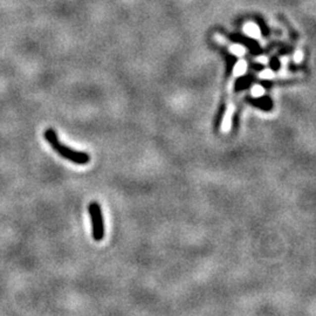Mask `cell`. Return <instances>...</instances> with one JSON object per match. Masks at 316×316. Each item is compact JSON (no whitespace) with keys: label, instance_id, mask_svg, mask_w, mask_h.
Wrapping results in <instances>:
<instances>
[{"label":"cell","instance_id":"obj_1","mask_svg":"<svg viewBox=\"0 0 316 316\" xmlns=\"http://www.w3.org/2000/svg\"><path fill=\"white\" fill-rule=\"evenodd\" d=\"M44 137L45 140L50 143L52 149L56 151L61 157L64 158V159L70 160V162L77 164V165H86V164H88L90 162V155L83 153V151L73 150L70 149L69 147H67L66 144L61 143L59 136H57L56 131L54 130V129H46V131L44 133Z\"/></svg>","mask_w":316,"mask_h":316},{"label":"cell","instance_id":"obj_2","mask_svg":"<svg viewBox=\"0 0 316 316\" xmlns=\"http://www.w3.org/2000/svg\"><path fill=\"white\" fill-rule=\"evenodd\" d=\"M88 212L92 219V234L95 241H101L105 237V220L101 206L98 202H92L88 206Z\"/></svg>","mask_w":316,"mask_h":316},{"label":"cell","instance_id":"obj_3","mask_svg":"<svg viewBox=\"0 0 316 316\" xmlns=\"http://www.w3.org/2000/svg\"><path fill=\"white\" fill-rule=\"evenodd\" d=\"M234 107L233 105H228L226 114L224 116V121L221 123V131L222 133H228L231 130V125H232V115H233Z\"/></svg>","mask_w":316,"mask_h":316},{"label":"cell","instance_id":"obj_4","mask_svg":"<svg viewBox=\"0 0 316 316\" xmlns=\"http://www.w3.org/2000/svg\"><path fill=\"white\" fill-rule=\"evenodd\" d=\"M244 32L246 33L248 37L254 38V39H259L260 38V28L254 24V22H248V24L245 25L244 27Z\"/></svg>","mask_w":316,"mask_h":316},{"label":"cell","instance_id":"obj_5","mask_svg":"<svg viewBox=\"0 0 316 316\" xmlns=\"http://www.w3.org/2000/svg\"><path fill=\"white\" fill-rule=\"evenodd\" d=\"M247 70V63L245 62L244 60H240L238 61L237 64L234 66V69H233V73L235 76H241L244 75L245 73H246Z\"/></svg>","mask_w":316,"mask_h":316},{"label":"cell","instance_id":"obj_6","mask_svg":"<svg viewBox=\"0 0 316 316\" xmlns=\"http://www.w3.org/2000/svg\"><path fill=\"white\" fill-rule=\"evenodd\" d=\"M230 51L233 55H237V56H243L245 52H246L244 46H241V45H238V44L232 45V46L230 47Z\"/></svg>","mask_w":316,"mask_h":316},{"label":"cell","instance_id":"obj_7","mask_svg":"<svg viewBox=\"0 0 316 316\" xmlns=\"http://www.w3.org/2000/svg\"><path fill=\"white\" fill-rule=\"evenodd\" d=\"M251 92H252V95L254 96V98H260V96L265 94V89H263V87H261L259 85L254 86Z\"/></svg>","mask_w":316,"mask_h":316},{"label":"cell","instance_id":"obj_8","mask_svg":"<svg viewBox=\"0 0 316 316\" xmlns=\"http://www.w3.org/2000/svg\"><path fill=\"white\" fill-rule=\"evenodd\" d=\"M259 76L261 79H272V77H274V73L270 69H265L260 73Z\"/></svg>","mask_w":316,"mask_h":316},{"label":"cell","instance_id":"obj_9","mask_svg":"<svg viewBox=\"0 0 316 316\" xmlns=\"http://www.w3.org/2000/svg\"><path fill=\"white\" fill-rule=\"evenodd\" d=\"M302 60H304V54H302V52L301 51L295 52V54H294V61H295V62L300 63Z\"/></svg>","mask_w":316,"mask_h":316},{"label":"cell","instance_id":"obj_10","mask_svg":"<svg viewBox=\"0 0 316 316\" xmlns=\"http://www.w3.org/2000/svg\"><path fill=\"white\" fill-rule=\"evenodd\" d=\"M257 61H258V62L263 63V64H266L267 62H268V59H267L266 56H260V57H258Z\"/></svg>","mask_w":316,"mask_h":316}]
</instances>
